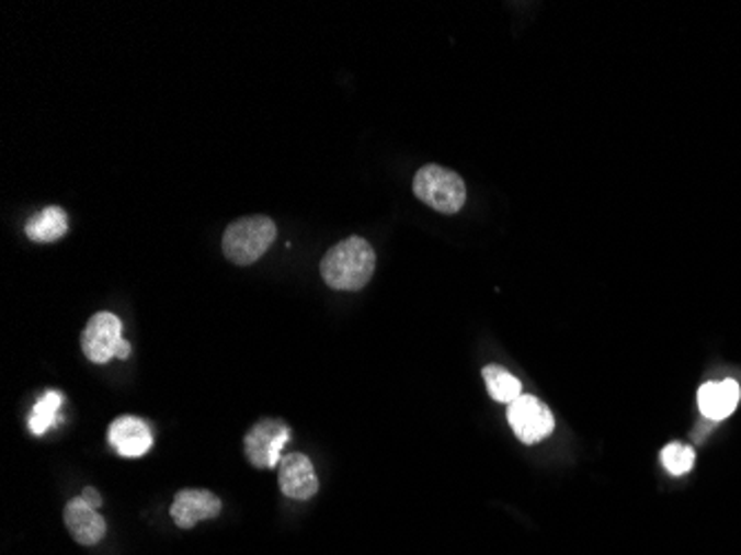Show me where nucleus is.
<instances>
[{
	"label": "nucleus",
	"mask_w": 741,
	"mask_h": 555,
	"mask_svg": "<svg viewBox=\"0 0 741 555\" xmlns=\"http://www.w3.org/2000/svg\"><path fill=\"white\" fill-rule=\"evenodd\" d=\"M374 271L376 251L360 236L344 238L331 247L320 262L324 283L335 292H360L374 278Z\"/></svg>",
	"instance_id": "f257e3e1"
},
{
	"label": "nucleus",
	"mask_w": 741,
	"mask_h": 555,
	"mask_svg": "<svg viewBox=\"0 0 741 555\" xmlns=\"http://www.w3.org/2000/svg\"><path fill=\"white\" fill-rule=\"evenodd\" d=\"M413 194L440 214H457L467 203V184L446 167L426 165L413 178Z\"/></svg>",
	"instance_id": "f03ea898"
},
{
	"label": "nucleus",
	"mask_w": 741,
	"mask_h": 555,
	"mask_svg": "<svg viewBox=\"0 0 741 555\" xmlns=\"http://www.w3.org/2000/svg\"><path fill=\"white\" fill-rule=\"evenodd\" d=\"M277 227L269 216H244L233 220L223 236V251L233 264H251L260 260L273 245Z\"/></svg>",
	"instance_id": "7ed1b4c3"
},
{
	"label": "nucleus",
	"mask_w": 741,
	"mask_h": 555,
	"mask_svg": "<svg viewBox=\"0 0 741 555\" xmlns=\"http://www.w3.org/2000/svg\"><path fill=\"white\" fill-rule=\"evenodd\" d=\"M292 438V431L285 422L264 418L255 422L249 433L244 435V455L255 469H273L281 465L283 449L287 440Z\"/></svg>",
	"instance_id": "20e7f679"
},
{
	"label": "nucleus",
	"mask_w": 741,
	"mask_h": 555,
	"mask_svg": "<svg viewBox=\"0 0 741 555\" xmlns=\"http://www.w3.org/2000/svg\"><path fill=\"white\" fill-rule=\"evenodd\" d=\"M509 424L524 444H537L552 433L555 418L539 398L522 394L509 405Z\"/></svg>",
	"instance_id": "39448f33"
},
{
	"label": "nucleus",
	"mask_w": 741,
	"mask_h": 555,
	"mask_svg": "<svg viewBox=\"0 0 741 555\" xmlns=\"http://www.w3.org/2000/svg\"><path fill=\"white\" fill-rule=\"evenodd\" d=\"M123 322L110 314L101 312L91 316V320L84 325V331L80 336L82 353L96 364H105L112 358H116V349L123 342Z\"/></svg>",
	"instance_id": "423d86ee"
},
{
	"label": "nucleus",
	"mask_w": 741,
	"mask_h": 555,
	"mask_svg": "<svg viewBox=\"0 0 741 555\" xmlns=\"http://www.w3.org/2000/svg\"><path fill=\"white\" fill-rule=\"evenodd\" d=\"M277 485L287 498L300 502L311 500L320 489L316 469L305 453L283 455L281 465H277Z\"/></svg>",
	"instance_id": "0eeeda50"
},
{
	"label": "nucleus",
	"mask_w": 741,
	"mask_h": 555,
	"mask_svg": "<svg viewBox=\"0 0 741 555\" xmlns=\"http://www.w3.org/2000/svg\"><path fill=\"white\" fill-rule=\"evenodd\" d=\"M223 511V502L207 489H182L171 505V518L180 529H194L203 520H214Z\"/></svg>",
	"instance_id": "6e6552de"
},
{
	"label": "nucleus",
	"mask_w": 741,
	"mask_h": 555,
	"mask_svg": "<svg viewBox=\"0 0 741 555\" xmlns=\"http://www.w3.org/2000/svg\"><path fill=\"white\" fill-rule=\"evenodd\" d=\"M62 518H65V526L71 533V537L82 546L99 544L107 533L105 518L94 507L87 505L82 498L69 500Z\"/></svg>",
	"instance_id": "1a4fd4ad"
},
{
	"label": "nucleus",
	"mask_w": 741,
	"mask_h": 555,
	"mask_svg": "<svg viewBox=\"0 0 741 555\" xmlns=\"http://www.w3.org/2000/svg\"><path fill=\"white\" fill-rule=\"evenodd\" d=\"M110 444L123 455V457H140L145 455L151 444L153 435L149 427L136 418V416H121L110 427Z\"/></svg>",
	"instance_id": "9d476101"
},
{
	"label": "nucleus",
	"mask_w": 741,
	"mask_h": 555,
	"mask_svg": "<svg viewBox=\"0 0 741 555\" xmlns=\"http://www.w3.org/2000/svg\"><path fill=\"white\" fill-rule=\"evenodd\" d=\"M739 385L730 378L719 381V383H706L699 394H697V403H699V411L708 418V420H723L728 418L737 405H739Z\"/></svg>",
	"instance_id": "9b49d317"
},
{
	"label": "nucleus",
	"mask_w": 741,
	"mask_h": 555,
	"mask_svg": "<svg viewBox=\"0 0 741 555\" xmlns=\"http://www.w3.org/2000/svg\"><path fill=\"white\" fill-rule=\"evenodd\" d=\"M67 229H69V218L56 205L45 207L43 212L32 216L25 225V234L34 242H56L67 234Z\"/></svg>",
	"instance_id": "f8f14e48"
},
{
	"label": "nucleus",
	"mask_w": 741,
	"mask_h": 555,
	"mask_svg": "<svg viewBox=\"0 0 741 555\" xmlns=\"http://www.w3.org/2000/svg\"><path fill=\"white\" fill-rule=\"evenodd\" d=\"M482 376H485L487 389H489L493 400L504 403V405H513L522 396V383L511 372H506V369L489 364V366H485Z\"/></svg>",
	"instance_id": "ddd939ff"
},
{
	"label": "nucleus",
	"mask_w": 741,
	"mask_h": 555,
	"mask_svg": "<svg viewBox=\"0 0 741 555\" xmlns=\"http://www.w3.org/2000/svg\"><path fill=\"white\" fill-rule=\"evenodd\" d=\"M62 407V394L60 392H47L32 409L30 416V429L34 435H43L47 429L54 427L58 411Z\"/></svg>",
	"instance_id": "4468645a"
},
{
	"label": "nucleus",
	"mask_w": 741,
	"mask_h": 555,
	"mask_svg": "<svg viewBox=\"0 0 741 555\" xmlns=\"http://www.w3.org/2000/svg\"><path fill=\"white\" fill-rule=\"evenodd\" d=\"M662 465L666 467V472L671 476H684L695 465V451L691 446H686V444L671 442L662 451Z\"/></svg>",
	"instance_id": "2eb2a0df"
},
{
	"label": "nucleus",
	"mask_w": 741,
	"mask_h": 555,
	"mask_svg": "<svg viewBox=\"0 0 741 555\" xmlns=\"http://www.w3.org/2000/svg\"><path fill=\"white\" fill-rule=\"evenodd\" d=\"M80 498H82L87 505L94 507V509H99V507L103 505V498H101V494H99L94 487H84V491H82Z\"/></svg>",
	"instance_id": "dca6fc26"
},
{
	"label": "nucleus",
	"mask_w": 741,
	"mask_h": 555,
	"mask_svg": "<svg viewBox=\"0 0 741 555\" xmlns=\"http://www.w3.org/2000/svg\"><path fill=\"white\" fill-rule=\"evenodd\" d=\"M132 355V344L127 342V340H123L121 344H118V349H116V358H121V360H127Z\"/></svg>",
	"instance_id": "f3484780"
}]
</instances>
